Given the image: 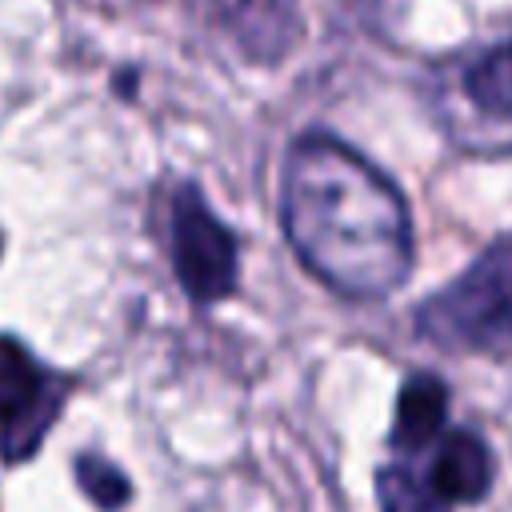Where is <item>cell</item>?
<instances>
[{"label":"cell","mask_w":512,"mask_h":512,"mask_svg":"<svg viewBox=\"0 0 512 512\" xmlns=\"http://www.w3.org/2000/svg\"><path fill=\"white\" fill-rule=\"evenodd\" d=\"M504 44H508V52H512V40H504Z\"/></svg>","instance_id":"cell-10"},{"label":"cell","mask_w":512,"mask_h":512,"mask_svg":"<svg viewBox=\"0 0 512 512\" xmlns=\"http://www.w3.org/2000/svg\"><path fill=\"white\" fill-rule=\"evenodd\" d=\"M416 328L444 352L512 356V236L428 296L416 308Z\"/></svg>","instance_id":"cell-2"},{"label":"cell","mask_w":512,"mask_h":512,"mask_svg":"<svg viewBox=\"0 0 512 512\" xmlns=\"http://www.w3.org/2000/svg\"><path fill=\"white\" fill-rule=\"evenodd\" d=\"M448 420V388L432 372H416L404 380L396 396V416H392V448L400 452H420L432 440L444 436Z\"/></svg>","instance_id":"cell-7"},{"label":"cell","mask_w":512,"mask_h":512,"mask_svg":"<svg viewBox=\"0 0 512 512\" xmlns=\"http://www.w3.org/2000/svg\"><path fill=\"white\" fill-rule=\"evenodd\" d=\"M428 480L436 484V492L448 504L484 500L488 488H492V452H488V444L468 428L444 432L440 444H436V456L428 464Z\"/></svg>","instance_id":"cell-5"},{"label":"cell","mask_w":512,"mask_h":512,"mask_svg":"<svg viewBox=\"0 0 512 512\" xmlns=\"http://www.w3.org/2000/svg\"><path fill=\"white\" fill-rule=\"evenodd\" d=\"M168 248H172L176 280L192 300L212 304L236 288V272H240L236 236L224 228V220L204 204L196 188H180L172 196Z\"/></svg>","instance_id":"cell-3"},{"label":"cell","mask_w":512,"mask_h":512,"mask_svg":"<svg viewBox=\"0 0 512 512\" xmlns=\"http://www.w3.org/2000/svg\"><path fill=\"white\" fill-rule=\"evenodd\" d=\"M376 500L380 512H452V504L436 492L428 472H416L404 460L384 464L376 472Z\"/></svg>","instance_id":"cell-8"},{"label":"cell","mask_w":512,"mask_h":512,"mask_svg":"<svg viewBox=\"0 0 512 512\" xmlns=\"http://www.w3.org/2000/svg\"><path fill=\"white\" fill-rule=\"evenodd\" d=\"M76 476H80L84 492H88V496H92L100 508H120V504H124V496H128V480H124L116 468H108L104 460L80 456Z\"/></svg>","instance_id":"cell-9"},{"label":"cell","mask_w":512,"mask_h":512,"mask_svg":"<svg viewBox=\"0 0 512 512\" xmlns=\"http://www.w3.org/2000/svg\"><path fill=\"white\" fill-rule=\"evenodd\" d=\"M236 44L256 60H276L296 36V0H212Z\"/></svg>","instance_id":"cell-6"},{"label":"cell","mask_w":512,"mask_h":512,"mask_svg":"<svg viewBox=\"0 0 512 512\" xmlns=\"http://www.w3.org/2000/svg\"><path fill=\"white\" fill-rule=\"evenodd\" d=\"M280 220L300 264L348 300H380L412 272V216L400 188L336 136L288 148Z\"/></svg>","instance_id":"cell-1"},{"label":"cell","mask_w":512,"mask_h":512,"mask_svg":"<svg viewBox=\"0 0 512 512\" xmlns=\"http://www.w3.org/2000/svg\"><path fill=\"white\" fill-rule=\"evenodd\" d=\"M60 408V384L52 372L12 336H0V448L8 460H24L44 440Z\"/></svg>","instance_id":"cell-4"}]
</instances>
